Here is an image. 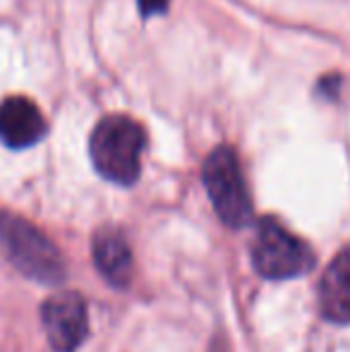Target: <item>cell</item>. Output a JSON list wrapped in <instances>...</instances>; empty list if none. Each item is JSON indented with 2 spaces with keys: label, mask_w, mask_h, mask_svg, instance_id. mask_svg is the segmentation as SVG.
Segmentation results:
<instances>
[{
  "label": "cell",
  "mask_w": 350,
  "mask_h": 352,
  "mask_svg": "<svg viewBox=\"0 0 350 352\" xmlns=\"http://www.w3.org/2000/svg\"><path fill=\"white\" fill-rule=\"evenodd\" d=\"M146 132L135 118L106 116L89 137V156L96 173L108 182L130 187L140 180Z\"/></svg>",
  "instance_id": "1"
},
{
  "label": "cell",
  "mask_w": 350,
  "mask_h": 352,
  "mask_svg": "<svg viewBox=\"0 0 350 352\" xmlns=\"http://www.w3.org/2000/svg\"><path fill=\"white\" fill-rule=\"evenodd\" d=\"M0 242L8 259L24 276L48 285L65 280V259L58 247L22 216L0 213Z\"/></svg>",
  "instance_id": "2"
},
{
  "label": "cell",
  "mask_w": 350,
  "mask_h": 352,
  "mask_svg": "<svg viewBox=\"0 0 350 352\" xmlns=\"http://www.w3.org/2000/svg\"><path fill=\"white\" fill-rule=\"evenodd\" d=\"M206 195L214 211L228 228H245L252 221V199L233 146H216L201 168Z\"/></svg>",
  "instance_id": "3"
},
{
  "label": "cell",
  "mask_w": 350,
  "mask_h": 352,
  "mask_svg": "<svg viewBox=\"0 0 350 352\" xmlns=\"http://www.w3.org/2000/svg\"><path fill=\"white\" fill-rule=\"evenodd\" d=\"M252 264L264 278L285 280L307 274L314 264V254L307 242L285 230L278 221L264 218L252 242Z\"/></svg>",
  "instance_id": "4"
},
{
  "label": "cell",
  "mask_w": 350,
  "mask_h": 352,
  "mask_svg": "<svg viewBox=\"0 0 350 352\" xmlns=\"http://www.w3.org/2000/svg\"><path fill=\"white\" fill-rule=\"evenodd\" d=\"M41 324L56 352H75L89 336V314L82 295L56 292L41 307Z\"/></svg>",
  "instance_id": "5"
},
{
  "label": "cell",
  "mask_w": 350,
  "mask_h": 352,
  "mask_svg": "<svg viewBox=\"0 0 350 352\" xmlns=\"http://www.w3.org/2000/svg\"><path fill=\"white\" fill-rule=\"evenodd\" d=\"M46 120L34 101L10 96L0 103V142L10 148H29L46 137Z\"/></svg>",
  "instance_id": "6"
},
{
  "label": "cell",
  "mask_w": 350,
  "mask_h": 352,
  "mask_svg": "<svg viewBox=\"0 0 350 352\" xmlns=\"http://www.w3.org/2000/svg\"><path fill=\"white\" fill-rule=\"evenodd\" d=\"M94 264L111 285L125 287L132 278V250L118 228H101L91 242Z\"/></svg>",
  "instance_id": "7"
},
{
  "label": "cell",
  "mask_w": 350,
  "mask_h": 352,
  "mask_svg": "<svg viewBox=\"0 0 350 352\" xmlns=\"http://www.w3.org/2000/svg\"><path fill=\"white\" fill-rule=\"evenodd\" d=\"M319 309L333 324H350V247L338 252L319 283Z\"/></svg>",
  "instance_id": "8"
},
{
  "label": "cell",
  "mask_w": 350,
  "mask_h": 352,
  "mask_svg": "<svg viewBox=\"0 0 350 352\" xmlns=\"http://www.w3.org/2000/svg\"><path fill=\"white\" fill-rule=\"evenodd\" d=\"M137 5L144 17H154V14H164L168 10L171 0H137Z\"/></svg>",
  "instance_id": "9"
},
{
  "label": "cell",
  "mask_w": 350,
  "mask_h": 352,
  "mask_svg": "<svg viewBox=\"0 0 350 352\" xmlns=\"http://www.w3.org/2000/svg\"><path fill=\"white\" fill-rule=\"evenodd\" d=\"M338 84H341V79L338 77H327V79H322V84H319V91L327 94V98H336L338 96Z\"/></svg>",
  "instance_id": "10"
}]
</instances>
